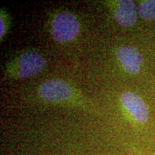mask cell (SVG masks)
Segmentation results:
<instances>
[{"label": "cell", "mask_w": 155, "mask_h": 155, "mask_svg": "<svg viewBox=\"0 0 155 155\" xmlns=\"http://www.w3.org/2000/svg\"><path fill=\"white\" fill-rule=\"evenodd\" d=\"M72 88L63 80H48L39 87L38 93L43 99L49 102H60L69 99L72 96Z\"/></svg>", "instance_id": "3957f363"}, {"label": "cell", "mask_w": 155, "mask_h": 155, "mask_svg": "<svg viewBox=\"0 0 155 155\" xmlns=\"http://www.w3.org/2000/svg\"><path fill=\"white\" fill-rule=\"evenodd\" d=\"M114 17L116 22L123 27L134 26L137 20V11L134 3L131 0L117 1Z\"/></svg>", "instance_id": "8992f818"}, {"label": "cell", "mask_w": 155, "mask_h": 155, "mask_svg": "<svg viewBox=\"0 0 155 155\" xmlns=\"http://www.w3.org/2000/svg\"><path fill=\"white\" fill-rule=\"evenodd\" d=\"M13 72L18 78H27L37 74L43 70L46 61L36 52H26L17 59Z\"/></svg>", "instance_id": "7a4b0ae2"}, {"label": "cell", "mask_w": 155, "mask_h": 155, "mask_svg": "<svg viewBox=\"0 0 155 155\" xmlns=\"http://www.w3.org/2000/svg\"><path fill=\"white\" fill-rule=\"evenodd\" d=\"M121 102L133 118L139 123L147 122L149 114L148 109L141 97L134 92H125L121 97Z\"/></svg>", "instance_id": "277c9868"}, {"label": "cell", "mask_w": 155, "mask_h": 155, "mask_svg": "<svg viewBox=\"0 0 155 155\" xmlns=\"http://www.w3.org/2000/svg\"><path fill=\"white\" fill-rule=\"evenodd\" d=\"M117 57L125 71L130 74H137L140 71L143 57L137 48L124 46L117 50Z\"/></svg>", "instance_id": "5b68a950"}, {"label": "cell", "mask_w": 155, "mask_h": 155, "mask_svg": "<svg viewBox=\"0 0 155 155\" xmlns=\"http://www.w3.org/2000/svg\"><path fill=\"white\" fill-rule=\"evenodd\" d=\"M0 26H1V29H0V36L2 37L4 35V33H5V23L3 22V19L1 18L0 20Z\"/></svg>", "instance_id": "ba28073f"}, {"label": "cell", "mask_w": 155, "mask_h": 155, "mask_svg": "<svg viewBox=\"0 0 155 155\" xmlns=\"http://www.w3.org/2000/svg\"><path fill=\"white\" fill-rule=\"evenodd\" d=\"M139 15L145 20H155V0L141 2L138 6Z\"/></svg>", "instance_id": "52a82bcc"}, {"label": "cell", "mask_w": 155, "mask_h": 155, "mask_svg": "<svg viewBox=\"0 0 155 155\" xmlns=\"http://www.w3.org/2000/svg\"><path fill=\"white\" fill-rule=\"evenodd\" d=\"M77 17L70 12H61L52 22V35L59 42H67L74 38L79 31Z\"/></svg>", "instance_id": "6da1fadb"}]
</instances>
